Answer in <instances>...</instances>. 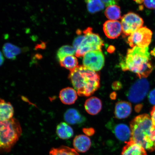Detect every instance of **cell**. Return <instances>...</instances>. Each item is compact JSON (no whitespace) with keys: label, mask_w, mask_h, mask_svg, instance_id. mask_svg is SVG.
Wrapping results in <instances>:
<instances>
[{"label":"cell","mask_w":155,"mask_h":155,"mask_svg":"<svg viewBox=\"0 0 155 155\" xmlns=\"http://www.w3.org/2000/svg\"><path fill=\"white\" fill-rule=\"evenodd\" d=\"M57 134L60 138L67 139L71 138L74 134L73 129L66 123L62 122L57 126Z\"/></svg>","instance_id":"cell-19"},{"label":"cell","mask_w":155,"mask_h":155,"mask_svg":"<svg viewBox=\"0 0 155 155\" xmlns=\"http://www.w3.org/2000/svg\"><path fill=\"white\" fill-rule=\"evenodd\" d=\"M61 66L65 68L72 70L78 66V61L73 55L67 56L59 61Z\"/></svg>","instance_id":"cell-24"},{"label":"cell","mask_w":155,"mask_h":155,"mask_svg":"<svg viewBox=\"0 0 155 155\" xmlns=\"http://www.w3.org/2000/svg\"><path fill=\"white\" fill-rule=\"evenodd\" d=\"M88 11L94 13L104 9L105 5L101 0H85Z\"/></svg>","instance_id":"cell-22"},{"label":"cell","mask_w":155,"mask_h":155,"mask_svg":"<svg viewBox=\"0 0 155 155\" xmlns=\"http://www.w3.org/2000/svg\"><path fill=\"white\" fill-rule=\"evenodd\" d=\"M113 126L112 128L114 134L119 140L121 141H127L130 139L131 131L130 128L123 124H117Z\"/></svg>","instance_id":"cell-14"},{"label":"cell","mask_w":155,"mask_h":155,"mask_svg":"<svg viewBox=\"0 0 155 155\" xmlns=\"http://www.w3.org/2000/svg\"><path fill=\"white\" fill-rule=\"evenodd\" d=\"M122 85L120 82L119 81H115L112 84V88L115 90H119L122 88Z\"/></svg>","instance_id":"cell-28"},{"label":"cell","mask_w":155,"mask_h":155,"mask_svg":"<svg viewBox=\"0 0 155 155\" xmlns=\"http://www.w3.org/2000/svg\"><path fill=\"white\" fill-rule=\"evenodd\" d=\"M152 31L146 27H142L129 36L128 43L132 48L148 47L152 41Z\"/></svg>","instance_id":"cell-6"},{"label":"cell","mask_w":155,"mask_h":155,"mask_svg":"<svg viewBox=\"0 0 155 155\" xmlns=\"http://www.w3.org/2000/svg\"><path fill=\"white\" fill-rule=\"evenodd\" d=\"M121 155H148L146 150L133 141L126 142Z\"/></svg>","instance_id":"cell-12"},{"label":"cell","mask_w":155,"mask_h":155,"mask_svg":"<svg viewBox=\"0 0 155 155\" xmlns=\"http://www.w3.org/2000/svg\"><path fill=\"white\" fill-rule=\"evenodd\" d=\"M144 21L141 17L136 13L129 12L121 18V24L124 34L129 36L142 27Z\"/></svg>","instance_id":"cell-8"},{"label":"cell","mask_w":155,"mask_h":155,"mask_svg":"<svg viewBox=\"0 0 155 155\" xmlns=\"http://www.w3.org/2000/svg\"><path fill=\"white\" fill-rule=\"evenodd\" d=\"M19 121L12 118L0 121V152H9L22 134Z\"/></svg>","instance_id":"cell-4"},{"label":"cell","mask_w":155,"mask_h":155,"mask_svg":"<svg viewBox=\"0 0 155 155\" xmlns=\"http://www.w3.org/2000/svg\"><path fill=\"white\" fill-rule=\"evenodd\" d=\"M69 78L80 96L91 95L100 86L98 74L83 65L78 66L70 71Z\"/></svg>","instance_id":"cell-3"},{"label":"cell","mask_w":155,"mask_h":155,"mask_svg":"<svg viewBox=\"0 0 155 155\" xmlns=\"http://www.w3.org/2000/svg\"><path fill=\"white\" fill-rule=\"evenodd\" d=\"M151 53L152 54V55H153L155 57V48L152 50V51L151 52Z\"/></svg>","instance_id":"cell-35"},{"label":"cell","mask_w":155,"mask_h":155,"mask_svg":"<svg viewBox=\"0 0 155 155\" xmlns=\"http://www.w3.org/2000/svg\"><path fill=\"white\" fill-rule=\"evenodd\" d=\"M73 145L77 152L84 153L90 148L91 142L90 138L87 136L80 135L77 136L74 139Z\"/></svg>","instance_id":"cell-13"},{"label":"cell","mask_w":155,"mask_h":155,"mask_svg":"<svg viewBox=\"0 0 155 155\" xmlns=\"http://www.w3.org/2000/svg\"><path fill=\"white\" fill-rule=\"evenodd\" d=\"M131 111V105L128 102L120 101L116 104L115 115L117 119H123L127 117L130 115Z\"/></svg>","instance_id":"cell-15"},{"label":"cell","mask_w":155,"mask_h":155,"mask_svg":"<svg viewBox=\"0 0 155 155\" xmlns=\"http://www.w3.org/2000/svg\"><path fill=\"white\" fill-rule=\"evenodd\" d=\"M3 51L5 57L8 59L15 60L17 56L21 53L22 50L14 45L7 43L4 45Z\"/></svg>","instance_id":"cell-20"},{"label":"cell","mask_w":155,"mask_h":155,"mask_svg":"<svg viewBox=\"0 0 155 155\" xmlns=\"http://www.w3.org/2000/svg\"><path fill=\"white\" fill-rule=\"evenodd\" d=\"M45 44L42 43V44H39V45H38V46H37V48H45Z\"/></svg>","instance_id":"cell-33"},{"label":"cell","mask_w":155,"mask_h":155,"mask_svg":"<svg viewBox=\"0 0 155 155\" xmlns=\"http://www.w3.org/2000/svg\"><path fill=\"white\" fill-rule=\"evenodd\" d=\"M83 57V66L91 70L98 71L104 66V57L101 50L88 52Z\"/></svg>","instance_id":"cell-9"},{"label":"cell","mask_w":155,"mask_h":155,"mask_svg":"<svg viewBox=\"0 0 155 155\" xmlns=\"http://www.w3.org/2000/svg\"><path fill=\"white\" fill-rule=\"evenodd\" d=\"M76 54L74 48L73 46L65 45L62 46L58 50L57 53V58L59 61L67 56L74 55Z\"/></svg>","instance_id":"cell-25"},{"label":"cell","mask_w":155,"mask_h":155,"mask_svg":"<svg viewBox=\"0 0 155 155\" xmlns=\"http://www.w3.org/2000/svg\"><path fill=\"white\" fill-rule=\"evenodd\" d=\"M84 107L89 114L96 115L101 110L102 102L100 99L96 97H92L86 100L85 103Z\"/></svg>","instance_id":"cell-16"},{"label":"cell","mask_w":155,"mask_h":155,"mask_svg":"<svg viewBox=\"0 0 155 155\" xmlns=\"http://www.w3.org/2000/svg\"><path fill=\"white\" fill-rule=\"evenodd\" d=\"M59 97L62 102L66 104H74L78 98L76 91L71 87L62 90L60 92Z\"/></svg>","instance_id":"cell-17"},{"label":"cell","mask_w":155,"mask_h":155,"mask_svg":"<svg viewBox=\"0 0 155 155\" xmlns=\"http://www.w3.org/2000/svg\"><path fill=\"white\" fill-rule=\"evenodd\" d=\"M85 133H86L87 134L90 135L92 134V133H94V130L92 129H86L84 130Z\"/></svg>","instance_id":"cell-31"},{"label":"cell","mask_w":155,"mask_h":155,"mask_svg":"<svg viewBox=\"0 0 155 155\" xmlns=\"http://www.w3.org/2000/svg\"><path fill=\"white\" fill-rule=\"evenodd\" d=\"M92 29L87 28L83 31L80 44L76 50L77 57H83L88 52L101 50L103 41L98 35L94 33Z\"/></svg>","instance_id":"cell-5"},{"label":"cell","mask_w":155,"mask_h":155,"mask_svg":"<svg viewBox=\"0 0 155 155\" xmlns=\"http://www.w3.org/2000/svg\"><path fill=\"white\" fill-rule=\"evenodd\" d=\"M106 6L112 5H115L117 3L118 0H101Z\"/></svg>","instance_id":"cell-29"},{"label":"cell","mask_w":155,"mask_h":155,"mask_svg":"<svg viewBox=\"0 0 155 155\" xmlns=\"http://www.w3.org/2000/svg\"><path fill=\"white\" fill-rule=\"evenodd\" d=\"M103 29L106 36L111 39L117 38L123 31L121 23L117 21H106L104 25Z\"/></svg>","instance_id":"cell-10"},{"label":"cell","mask_w":155,"mask_h":155,"mask_svg":"<svg viewBox=\"0 0 155 155\" xmlns=\"http://www.w3.org/2000/svg\"><path fill=\"white\" fill-rule=\"evenodd\" d=\"M116 97V93L114 92L112 93V94L110 95V97L112 100L115 99Z\"/></svg>","instance_id":"cell-34"},{"label":"cell","mask_w":155,"mask_h":155,"mask_svg":"<svg viewBox=\"0 0 155 155\" xmlns=\"http://www.w3.org/2000/svg\"><path fill=\"white\" fill-rule=\"evenodd\" d=\"M130 140L140 145L146 150H155V128L150 116L144 114L135 117L130 124Z\"/></svg>","instance_id":"cell-1"},{"label":"cell","mask_w":155,"mask_h":155,"mask_svg":"<svg viewBox=\"0 0 155 155\" xmlns=\"http://www.w3.org/2000/svg\"><path fill=\"white\" fill-rule=\"evenodd\" d=\"M120 66L122 70L134 73L140 79L148 77L153 70L148 47L134 46L128 49Z\"/></svg>","instance_id":"cell-2"},{"label":"cell","mask_w":155,"mask_h":155,"mask_svg":"<svg viewBox=\"0 0 155 155\" xmlns=\"http://www.w3.org/2000/svg\"><path fill=\"white\" fill-rule=\"evenodd\" d=\"M5 59L4 58L2 54L0 51V66L3 64L4 61Z\"/></svg>","instance_id":"cell-32"},{"label":"cell","mask_w":155,"mask_h":155,"mask_svg":"<svg viewBox=\"0 0 155 155\" xmlns=\"http://www.w3.org/2000/svg\"><path fill=\"white\" fill-rule=\"evenodd\" d=\"M149 100L150 104L155 105V89L150 92L149 95Z\"/></svg>","instance_id":"cell-27"},{"label":"cell","mask_w":155,"mask_h":155,"mask_svg":"<svg viewBox=\"0 0 155 155\" xmlns=\"http://www.w3.org/2000/svg\"><path fill=\"white\" fill-rule=\"evenodd\" d=\"M104 14L107 18L110 20L116 21L120 18V8L116 5L108 6L106 9Z\"/></svg>","instance_id":"cell-21"},{"label":"cell","mask_w":155,"mask_h":155,"mask_svg":"<svg viewBox=\"0 0 155 155\" xmlns=\"http://www.w3.org/2000/svg\"><path fill=\"white\" fill-rule=\"evenodd\" d=\"M150 85L146 79H140L133 84L127 94L130 101L137 103L142 101L149 90Z\"/></svg>","instance_id":"cell-7"},{"label":"cell","mask_w":155,"mask_h":155,"mask_svg":"<svg viewBox=\"0 0 155 155\" xmlns=\"http://www.w3.org/2000/svg\"><path fill=\"white\" fill-rule=\"evenodd\" d=\"M64 119L67 123L71 125H81L86 121V118L75 109L68 110L64 114Z\"/></svg>","instance_id":"cell-11"},{"label":"cell","mask_w":155,"mask_h":155,"mask_svg":"<svg viewBox=\"0 0 155 155\" xmlns=\"http://www.w3.org/2000/svg\"><path fill=\"white\" fill-rule=\"evenodd\" d=\"M13 114L14 109L10 103L0 98V121L11 119Z\"/></svg>","instance_id":"cell-18"},{"label":"cell","mask_w":155,"mask_h":155,"mask_svg":"<svg viewBox=\"0 0 155 155\" xmlns=\"http://www.w3.org/2000/svg\"><path fill=\"white\" fill-rule=\"evenodd\" d=\"M136 2L143 3L145 7L149 9H155V0H134Z\"/></svg>","instance_id":"cell-26"},{"label":"cell","mask_w":155,"mask_h":155,"mask_svg":"<svg viewBox=\"0 0 155 155\" xmlns=\"http://www.w3.org/2000/svg\"><path fill=\"white\" fill-rule=\"evenodd\" d=\"M151 120L152 122L153 125L155 128V106L153 108L150 114Z\"/></svg>","instance_id":"cell-30"},{"label":"cell","mask_w":155,"mask_h":155,"mask_svg":"<svg viewBox=\"0 0 155 155\" xmlns=\"http://www.w3.org/2000/svg\"><path fill=\"white\" fill-rule=\"evenodd\" d=\"M50 155H79L74 149L67 146H61L57 148L51 149L49 152Z\"/></svg>","instance_id":"cell-23"}]
</instances>
